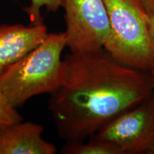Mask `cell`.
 <instances>
[{"label": "cell", "mask_w": 154, "mask_h": 154, "mask_svg": "<svg viewBox=\"0 0 154 154\" xmlns=\"http://www.w3.org/2000/svg\"><path fill=\"white\" fill-rule=\"evenodd\" d=\"M63 0H31V4L24 9L30 17L32 24H43L41 9L46 7L48 11L55 12L62 7Z\"/></svg>", "instance_id": "cell-9"}, {"label": "cell", "mask_w": 154, "mask_h": 154, "mask_svg": "<svg viewBox=\"0 0 154 154\" xmlns=\"http://www.w3.org/2000/svg\"><path fill=\"white\" fill-rule=\"evenodd\" d=\"M148 25H149V35L151 42L154 46V14L149 16L148 18Z\"/></svg>", "instance_id": "cell-12"}, {"label": "cell", "mask_w": 154, "mask_h": 154, "mask_svg": "<svg viewBox=\"0 0 154 154\" xmlns=\"http://www.w3.org/2000/svg\"><path fill=\"white\" fill-rule=\"evenodd\" d=\"M44 128L30 122L0 126V154H54V144L42 137Z\"/></svg>", "instance_id": "cell-7"}, {"label": "cell", "mask_w": 154, "mask_h": 154, "mask_svg": "<svg viewBox=\"0 0 154 154\" xmlns=\"http://www.w3.org/2000/svg\"><path fill=\"white\" fill-rule=\"evenodd\" d=\"M47 34L44 24L0 25V76L6 69L38 47Z\"/></svg>", "instance_id": "cell-6"}, {"label": "cell", "mask_w": 154, "mask_h": 154, "mask_svg": "<svg viewBox=\"0 0 154 154\" xmlns=\"http://www.w3.org/2000/svg\"><path fill=\"white\" fill-rule=\"evenodd\" d=\"M66 47L72 53L103 49L110 33L103 0H63Z\"/></svg>", "instance_id": "cell-4"}, {"label": "cell", "mask_w": 154, "mask_h": 154, "mask_svg": "<svg viewBox=\"0 0 154 154\" xmlns=\"http://www.w3.org/2000/svg\"><path fill=\"white\" fill-rule=\"evenodd\" d=\"M91 137L116 146L124 154H154V91Z\"/></svg>", "instance_id": "cell-5"}, {"label": "cell", "mask_w": 154, "mask_h": 154, "mask_svg": "<svg viewBox=\"0 0 154 154\" xmlns=\"http://www.w3.org/2000/svg\"><path fill=\"white\" fill-rule=\"evenodd\" d=\"M149 16L154 14V0H139Z\"/></svg>", "instance_id": "cell-11"}, {"label": "cell", "mask_w": 154, "mask_h": 154, "mask_svg": "<svg viewBox=\"0 0 154 154\" xmlns=\"http://www.w3.org/2000/svg\"><path fill=\"white\" fill-rule=\"evenodd\" d=\"M66 47L65 32L48 33L38 47L6 69L0 76V90L12 106H22L38 94H51L59 86Z\"/></svg>", "instance_id": "cell-2"}, {"label": "cell", "mask_w": 154, "mask_h": 154, "mask_svg": "<svg viewBox=\"0 0 154 154\" xmlns=\"http://www.w3.org/2000/svg\"><path fill=\"white\" fill-rule=\"evenodd\" d=\"M23 121L16 108L11 105L0 90V126H7Z\"/></svg>", "instance_id": "cell-10"}, {"label": "cell", "mask_w": 154, "mask_h": 154, "mask_svg": "<svg viewBox=\"0 0 154 154\" xmlns=\"http://www.w3.org/2000/svg\"><path fill=\"white\" fill-rule=\"evenodd\" d=\"M153 91L151 73L119 62L104 49L71 52L63 60L49 109L59 136L66 143H80Z\"/></svg>", "instance_id": "cell-1"}, {"label": "cell", "mask_w": 154, "mask_h": 154, "mask_svg": "<svg viewBox=\"0 0 154 154\" xmlns=\"http://www.w3.org/2000/svg\"><path fill=\"white\" fill-rule=\"evenodd\" d=\"M151 76H152V77H153V80H154V70L151 72Z\"/></svg>", "instance_id": "cell-13"}, {"label": "cell", "mask_w": 154, "mask_h": 154, "mask_svg": "<svg viewBox=\"0 0 154 154\" xmlns=\"http://www.w3.org/2000/svg\"><path fill=\"white\" fill-rule=\"evenodd\" d=\"M110 22L106 51L123 64L143 72L154 70V46L149 15L139 0H103Z\"/></svg>", "instance_id": "cell-3"}, {"label": "cell", "mask_w": 154, "mask_h": 154, "mask_svg": "<svg viewBox=\"0 0 154 154\" xmlns=\"http://www.w3.org/2000/svg\"><path fill=\"white\" fill-rule=\"evenodd\" d=\"M88 142L66 143L61 153L66 154H124L116 146L94 137Z\"/></svg>", "instance_id": "cell-8"}]
</instances>
